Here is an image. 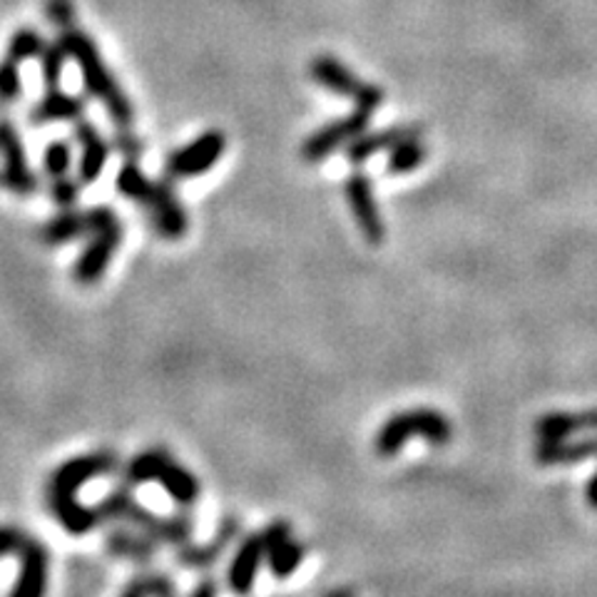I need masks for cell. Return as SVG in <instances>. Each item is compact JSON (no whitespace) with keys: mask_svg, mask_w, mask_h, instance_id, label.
<instances>
[{"mask_svg":"<svg viewBox=\"0 0 597 597\" xmlns=\"http://www.w3.org/2000/svg\"><path fill=\"white\" fill-rule=\"evenodd\" d=\"M239 535H242V520L237 516H227L217 525V531L212 535L209 543L204 545L187 543L182 548H177L175 562L179 568H187V570H209L215 562H219V558L225 556L229 545H232Z\"/></svg>","mask_w":597,"mask_h":597,"instance_id":"17","label":"cell"},{"mask_svg":"<svg viewBox=\"0 0 597 597\" xmlns=\"http://www.w3.org/2000/svg\"><path fill=\"white\" fill-rule=\"evenodd\" d=\"M119 593L125 597H169L177 593V587L173 583V577L165 573H140Z\"/></svg>","mask_w":597,"mask_h":597,"instance_id":"26","label":"cell"},{"mask_svg":"<svg viewBox=\"0 0 597 597\" xmlns=\"http://www.w3.org/2000/svg\"><path fill=\"white\" fill-rule=\"evenodd\" d=\"M140 204L148 209L152 227L157 229V234L169 239V242H177V239H182L187 234L190 219H187L182 202H179L175 194L173 179H152L150 192L144 194V200Z\"/></svg>","mask_w":597,"mask_h":597,"instance_id":"13","label":"cell"},{"mask_svg":"<svg viewBox=\"0 0 597 597\" xmlns=\"http://www.w3.org/2000/svg\"><path fill=\"white\" fill-rule=\"evenodd\" d=\"M117 219V212L113 207H107V204H98V207L90 209H60V215L42 225L40 237L42 242L50 246L71 244L78 242L82 237H90L102 227L113 225Z\"/></svg>","mask_w":597,"mask_h":597,"instance_id":"10","label":"cell"},{"mask_svg":"<svg viewBox=\"0 0 597 597\" xmlns=\"http://www.w3.org/2000/svg\"><path fill=\"white\" fill-rule=\"evenodd\" d=\"M73 144L67 140H53L42 150V173L48 182H60V179L75 177L73 173Z\"/></svg>","mask_w":597,"mask_h":597,"instance_id":"24","label":"cell"},{"mask_svg":"<svg viewBox=\"0 0 597 597\" xmlns=\"http://www.w3.org/2000/svg\"><path fill=\"white\" fill-rule=\"evenodd\" d=\"M329 595H336V597L341 595V597H344V595H354V590H331Z\"/></svg>","mask_w":597,"mask_h":597,"instance_id":"34","label":"cell"},{"mask_svg":"<svg viewBox=\"0 0 597 597\" xmlns=\"http://www.w3.org/2000/svg\"><path fill=\"white\" fill-rule=\"evenodd\" d=\"M217 593H219V585L212 577H204L192 587V597H215Z\"/></svg>","mask_w":597,"mask_h":597,"instance_id":"32","label":"cell"},{"mask_svg":"<svg viewBox=\"0 0 597 597\" xmlns=\"http://www.w3.org/2000/svg\"><path fill=\"white\" fill-rule=\"evenodd\" d=\"M309 75L314 82L321 85V88H327L329 92H336V96L352 98L356 102V107L369 110V113H373V110H379L383 105V90L379 85L361 80L352 67H346L336 58L331 55L312 58Z\"/></svg>","mask_w":597,"mask_h":597,"instance_id":"7","label":"cell"},{"mask_svg":"<svg viewBox=\"0 0 597 597\" xmlns=\"http://www.w3.org/2000/svg\"><path fill=\"white\" fill-rule=\"evenodd\" d=\"M18 558V577L11 587L13 597H38L46 595L48 590V577H50V552L36 537L25 535L23 543L15 550Z\"/></svg>","mask_w":597,"mask_h":597,"instance_id":"16","label":"cell"},{"mask_svg":"<svg viewBox=\"0 0 597 597\" xmlns=\"http://www.w3.org/2000/svg\"><path fill=\"white\" fill-rule=\"evenodd\" d=\"M590 429H597V408L580 411V414L552 411L541 416L535 421V436L541 441L570 439L577 431H590Z\"/></svg>","mask_w":597,"mask_h":597,"instance_id":"22","label":"cell"},{"mask_svg":"<svg viewBox=\"0 0 597 597\" xmlns=\"http://www.w3.org/2000/svg\"><path fill=\"white\" fill-rule=\"evenodd\" d=\"M344 192L348 209H352V215L356 219V227L361 229L366 242L379 246L383 242V237H386V227H383V217L369 175H366L364 169H354V173L346 177Z\"/></svg>","mask_w":597,"mask_h":597,"instance_id":"14","label":"cell"},{"mask_svg":"<svg viewBox=\"0 0 597 597\" xmlns=\"http://www.w3.org/2000/svg\"><path fill=\"white\" fill-rule=\"evenodd\" d=\"M157 541H152L150 535H144L138 528L127 523H117L105 535L107 556L132 562V566H150L157 556Z\"/></svg>","mask_w":597,"mask_h":597,"instance_id":"18","label":"cell"},{"mask_svg":"<svg viewBox=\"0 0 597 597\" xmlns=\"http://www.w3.org/2000/svg\"><path fill=\"white\" fill-rule=\"evenodd\" d=\"M369 119H371V113L361 107H356L354 113H348L339 119H331V123L319 127L317 132H312L309 138L302 142L298 155H302L304 162H309V165H317V162L327 160L331 152H336L339 148H346L348 142L356 140L361 132H366Z\"/></svg>","mask_w":597,"mask_h":597,"instance_id":"12","label":"cell"},{"mask_svg":"<svg viewBox=\"0 0 597 597\" xmlns=\"http://www.w3.org/2000/svg\"><path fill=\"white\" fill-rule=\"evenodd\" d=\"M85 117V98L65 92L63 88H46L40 100L30 107L28 119L33 127H46L58 123H78Z\"/></svg>","mask_w":597,"mask_h":597,"instance_id":"19","label":"cell"},{"mask_svg":"<svg viewBox=\"0 0 597 597\" xmlns=\"http://www.w3.org/2000/svg\"><path fill=\"white\" fill-rule=\"evenodd\" d=\"M21 67L23 63L11 55L0 58V105H11L23 96Z\"/></svg>","mask_w":597,"mask_h":597,"instance_id":"28","label":"cell"},{"mask_svg":"<svg viewBox=\"0 0 597 597\" xmlns=\"http://www.w3.org/2000/svg\"><path fill=\"white\" fill-rule=\"evenodd\" d=\"M292 537V523L289 520H271V523L264 528V531L250 533L239 543L232 562H229L227 570V585L232 593H250L254 587V580L262 568V562H267L269 550L275 548L277 543Z\"/></svg>","mask_w":597,"mask_h":597,"instance_id":"6","label":"cell"},{"mask_svg":"<svg viewBox=\"0 0 597 597\" xmlns=\"http://www.w3.org/2000/svg\"><path fill=\"white\" fill-rule=\"evenodd\" d=\"M227 150V135L221 130H207L200 138L187 142L185 148L175 150L165 162V177L179 182V179L200 177L217 165Z\"/></svg>","mask_w":597,"mask_h":597,"instance_id":"9","label":"cell"},{"mask_svg":"<svg viewBox=\"0 0 597 597\" xmlns=\"http://www.w3.org/2000/svg\"><path fill=\"white\" fill-rule=\"evenodd\" d=\"M38 63H40L42 85H46V88H60V78H63V71L67 63V53H65L63 42L60 40L46 42V48H42L38 55Z\"/></svg>","mask_w":597,"mask_h":597,"instance_id":"27","label":"cell"},{"mask_svg":"<svg viewBox=\"0 0 597 597\" xmlns=\"http://www.w3.org/2000/svg\"><path fill=\"white\" fill-rule=\"evenodd\" d=\"M0 187L8 192L28 198L38 190V179L28 162L21 132L8 117H0Z\"/></svg>","mask_w":597,"mask_h":597,"instance_id":"8","label":"cell"},{"mask_svg":"<svg viewBox=\"0 0 597 597\" xmlns=\"http://www.w3.org/2000/svg\"><path fill=\"white\" fill-rule=\"evenodd\" d=\"M113 148L125 160H140L142 152H144V144H142V140L138 138V135L132 132V127H115Z\"/></svg>","mask_w":597,"mask_h":597,"instance_id":"29","label":"cell"},{"mask_svg":"<svg viewBox=\"0 0 597 597\" xmlns=\"http://www.w3.org/2000/svg\"><path fill=\"white\" fill-rule=\"evenodd\" d=\"M119 458L113 450H92V454L73 456L60 463L48 478L46 503L55 523L71 535H88L102 523L96 506L80 503L78 493L96 478L115 473Z\"/></svg>","mask_w":597,"mask_h":597,"instance_id":"1","label":"cell"},{"mask_svg":"<svg viewBox=\"0 0 597 597\" xmlns=\"http://www.w3.org/2000/svg\"><path fill=\"white\" fill-rule=\"evenodd\" d=\"M73 138L78 142L80 150L75 177H78V182L82 187H92L102 177V173H105L110 152H113V142L105 140V135L85 117H80L78 123H73Z\"/></svg>","mask_w":597,"mask_h":597,"instance_id":"15","label":"cell"},{"mask_svg":"<svg viewBox=\"0 0 597 597\" xmlns=\"http://www.w3.org/2000/svg\"><path fill=\"white\" fill-rule=\"evenodd\" d=\"M123 481L135 485H160L179 508H192L202 496V483L192 471L177 463L165 448H148L127 460L123 468Z\"/></svg>","mask_w":597,"mask_h":597,"instance_id":"4","label":"cell"},{"mask_svg":"<svg viewBox=\"0 0 597 597\" xmlns=\"http://www.w3.org/2000/svg\"><path fill=\"white\" fill-rule=\"evenodd\" d=\"M125 239V227L123 221H113V225L98 229L92 232L88 244L82 246L78 262L73 267V277L80 287H96L107 275L110 264H113L115 254L119 246H123Z\"/></svg>","mask_w":597,"mask_h":597,"instance_id":"11","label":"cell"},{"mask_svg":"<svg viewBox=\"0 0 597 597\" xmlns=\"http://www.w3.org/2000/svg\"><path fill=\"white\" fill-rule=\"evenodd\" d=\"M597 460V439H577V441H541L535 446L537 466H573Z\"/></svg>","mask_w":597,"mask_h":597,"instance_id":"21","label":"cell"},{"mask_svg":"<svg viewBox=\"0 0 597 597\" xmlns=\"http://www.w3.org/2000/svg\"><path fill=\"white\" fill-rule=\"evenodd\" d=\"M585 500H587V506H590L593 510H597V471L593 473L590 481H587V488H585Z\"/></svg>","mask_w":597,"mask_h":597,"instance_id":"33","label":"cell"},{"mask_svg":"<svg viewBox=\"0 0 597 597\" xmlns=\"http://www.w3.org/2000/svg\"><path fill=\"white\" fill-rule=\"evenodd\" d=\"M391 155L386 160V173L389 175H406L411 173V169L421 167L425 155H429V150H425V144L421 138L416 140H406L396 144L394 150H389Z\"/></svg>","mask_w":597,"mask_h":597,"instance_id":"25","label":"cell"},{"mask_svg":"<svg viewBox=\"0 0 597 597\" xmlns=\"http://www.w3.org/2000/svg\"><path fill=\"white\" fill-rule=\"evenodd\" d=\"M306 556V548L302 543L292 541V537H287V541L277 543L275 548L269 550L267 556V568L269 573L275 575L277 580H287L296 573V568L302 566V560Z\"/></svg>","mask_w":597,"mask_h":597,"instance_id":"23","label":"cell"},{"mask_svg":"<svg viewBox=\"0 0 597 597\" xmlns=\"http://www.w3.org/2000/svg\"><path fill=\"white\" fill-rule=\"evenodd\" d=\"M48 18L53 21L55 28H63V25L75 21V8L71 0H48Z\"/></svg>","mask_w":597,"mask_h":597,"instance_id":"30","label":"cell"},{"mask_svg":"<svg viewBox=\"0 0 597 597\" xmlns=\"http://www.w3.org/2000/svg\"><path fill=\"white\" fill-rule=\"evenodd\" d=\"M96 510L100 513L102 523H127L135 525L144 535H150L152 541L160 545H173V548H182V545L192 543L194 535V523L190 516H160L155 510L140 506L138 500L132 498L130 485H119L105 493Z\"/></svg>","mask_w":597,"mask_h":597,"instance_id":"3","label":"cell"},{"mask_svg":"<svg viewBox=\"0 0 597 597\" xmlns=\"http://www.w3.org/2000/svg\"><path fill=\"white\" fill-rule=\"evenodd\" d=\"M416 138H423L421 125H394L379 132H361L356 140L346 144V160L352 162V165H364L366 160L379 155V152L394 150L396 144Z\"/></svg>","mask_w":597,"mask_h":597,"instance_id":"20","label":"cell"},{"mask_svg":"<svg viewBox=\"0 0 597 597\" xmlns=\"http://www.w3.org/2000/svg\"><path fill=\"white\" fill-rule=\"evenodd\" d=\"M414 436H421L431 446H448L454 429L450 421L441 411L433 408H411V411H401L389 418L377 433L373 448L381 458L396 456Z\"/></svg>","mask_w":597,"mask_h":597,"instance_id":"5","label":"cell"},{"mask_svg":"<svg viewBox=\"0 0 597 597\" xmlns=\"http://www.w3.org/2000/svg\"><path fill=\"white\" fill-rule=\"evenodd\" d=\"M58 40L63 42L67 58L78 65V71L82 75V88L92 100H98L105 113L113 119L115 127H132L135 119V107L127 92L123 90V85L117 82V78L110 73V67L102 58L100 48L96 46L88 33L78 25L67 23L63 28H58Z\"/></svg>","mask_w":597,"mask_h":597,"instance_id":"2","label":"cell"},{"mask_svg":"<svg viewBox=\"0 0 597 597\" xmlns=\"http://www.w3.org/2000/svg\"><path fill=\"white\" fill-rule=\"evenodd\" d=\"M25 535L28 533H23L21 528L15 525H0V558L15 556V550H18Z\"/></svg>","mask_w":597,"mask_h":597,"instance_id":"31","label":"cell"}]
</instances>
